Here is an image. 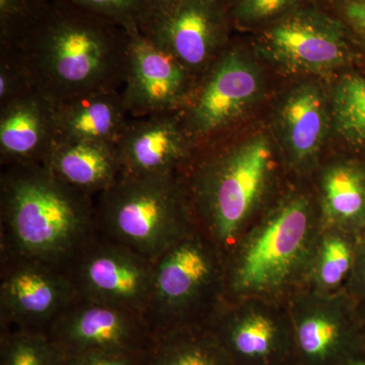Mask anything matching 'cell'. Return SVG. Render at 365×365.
<instances>
[{"label": "cell", "mask_w": 365, "mask_h": 365, "mask_svg": "<svg viewBox=\"0 0 365 365\" xmlns=\"http://www.w3.org/2000/svg\"><path fill=\"white\" fill-rule=\"evenodd\" d=\"M126 29L67 0H51L13 44L36 91L55 105L106 90H120L126 73Z\"/></svg>", "instance_id": "cell-1"}, {"label": "cell", "mask_w": 365, "mask_h": 365, "mask_svg": "<svg viewBox=\"0 0 365 365\" xmlns=\"http://www.w3.org/2000/svg\"><path fill=\"white\" fill-rule=\"evenodd\" d=\"M0 256L68 269L98 234L96 200L43 165L6 167L0 177Z\"/></svg>", "instance_id": "cell-2"}, {"label": "cell", "mask_w": 365, "mask_h": 365, "mask_svg": "<svg viewBox=\"0 0 365 365\" xmlns=\"http://www.w3.org/2000/svg\"><path fill=\"white\" fill-rule=\"evenodd\" d=\"M322 230L316 198L278 197L225 255V300H285L304 287Z\"/></svg>", "instance_id": "cell-3"}, {"label": "cell", "mask_w": 365, "mask_h": 365, "mask_svg": "<svg viewBox=\"0 0 365 365\" xmlns=\"http://www.w3.org/2000/svg\"><path fill=\"white\" fill-rule=\"evenodd\" d=\"M276 155L263 133L197 151L182 177L201 230L227 255L270 204Z\"/></svg>", "instance_id": "cell-4"}, {"label": "cell", "mask_w": 365, "mask_h": 365, "mask_svg": "<svg viewBox=\"0 0 365 365\" xmlns=\"http://www.w3.org/2000/svg\"><path fill=\"white\" fill-rule=\"evenodd\" d=\"M96 215L101 235L155 261L200 227L179 173L120 175L97 197Z\"/></svg>", "instance_id": "cell-5"}, {"label": "cell", "mask_w": 365, "mask_h": 365, "mask_svg": "<svg viewBox=\"0 0 365 365\" xmlns=\"http://www.w3.org/2000/svg\"><path fill=\"white\" fill-rule=\"evenodd\" d=\"M225 256L199 227L155 261L148 322L153 336L206 325L225 302Z\"/></svg>", "instance_id": "cell-6"}, {"label": "cell", "mask_w": 365, "mask_h": 365, "mask_svg": "<svg viewBox=\"0 0 365 365\" xmlns=\"http://www.w3.org/2000/svg\"><path fill=\"white\" fill-rule=\"evenodd\" d=\"M256 33V51L288 73L327 76L359 64L346 26L316 0H307Z\"/></svg>", "instance_id": "cell-7"}, {"label": "cell", "mask_w": 365, "mask_h": 365, "mask_svg": "<svg viewBox=\"0 0 365 365\" xmlns=\"http://www.w3.org/2000/svg\"><path fill=\"white\" fill-rule=\"evenodd\" d=\"M249 54L246 46L230 41L181 112L185 129L197 148L220 139L263 96V71Z\"/></svg>", "instance_id": "cell-8"}, {"label": "cell", "mask_w": 365, "mask_h": 365, "mask_svg": "<svg viewBox=\"0 0 365 365\" xmlns=\"http://www.w3.org/2000/svg\"><path fill=\"white\" fill-rule=\"evenodd\" d=\"M79 299L119 307L148 319L155 260L100 232L67 269Z\"/></svg>", "instance_id": "cell-9"}, {"label": "cell", "mask_w": 365, "mask_h": 365, "mask_svg": "<svg viewBox=\"0 0 365 365\" xmlns=\"http://www.w3.org/2000/svg\"><path fill=\"white\" fill-rule=\"evenodd\" d=\"M206 325L235 365H295L285 300H225Z\"/></svg>", "instance_id": "cell-10"}, {"label": "cell", "mask_w": 365, "mask_h": 365, "mask_svg": "<svg viewBox=\"0 0 365 365\" xmlns=\"http://www.w3.org/2000/svg\"><path fill=\"white\" fill-rule=\"evenodd\" d=\"M292 321L295 365H344L355 356L360 316L349 294L300 288L285 299Z\"/></svg>", "instance_id": "cell-11"}, {"label": "cell", "mask_w": 365, "mask_h": 365, "mask_svg": "<svg viewBox=\"0 0 365 365\" xmlns=\"http://www.w3.org/2000/svg\"><path fill=\"white\" fill-rule=\"evenodd\" d=\"M66 269L1 256L0 324L4 329L44 331L78 299Z\"/></svg>", "instance_id": "cell-12"}, {"label": "cell", "mask_w": 365, "mask_h": 365, "mask_svg": "<svg viewBox=\"0 0 365 365\" xmlns=\"http://www.w3.org/2000/svg\"><path fill=\"white\" fill-rule=\"evenodd\" d=\"M232 28L230 9L222 0H180L139 30L199 81L230 44Z\"/></svg>", "instance_id": "cell-13"}, {"label": "cell", "mask_w": 365, "mask_h": 365, "mask_svg": "<svg viewBox=\"0 0 365 365\" xmlns=\"http://www.w3.org/2000/svg\"><path fill=\"white\" fill-rule=\"evenodd\" d=\"M128 34L122 93L130 115L141 118L186 109L194 97L198 79L139 29Z\"/></svg>", "instance_id": "cell-14"}, {"label": "cell", "mask_w": 365, "mask_h": 365, "mask_svg": "<svg viewBox=\"0 0 365 365\" xmlns=\"http://www.w3.org/2000/svg\"><path fill=\"white\" fill-rule=\"evenodd\" d=\"M47 333L62 355L144 354L153 338L148 319L140 314L79 297Z\"/></svg>", "instance_id": "cell-15"}, {"label": "cell", "mask_w": 365, "mask_h": 365, "mask_svg": "<svg viewBox=\"0 0 365 365\" xmlns=\"http://www.w3.org/2000/svg\"><path fill=\"white\" fill-rule=\"evenodd\" d=\"M273 124L288 168L299 175L309 174L318 167L332 127L330 98L318 83L295 85L278 102Z\"/></svg>", "instance_id": "cell-16"}, {"label": "cell", "mask_w": 365, "mask_h": 365, "mask_svg": "<svg viewBox=\"0 0 365 365\" xmlns=\"http://www.w3.org/2000/svg\"><path fill=\"white\" fill-rule=\"evenodd\" d=\"M125 175L184 174L199 148L185 129L181 112L130 120L116 143Z\"/></svg>", "instance_id": "cell-17"}, {"label": "cell", "mask_w": 365, "mask_h": 365, "mask_svg": "<svg viewBox=\"0 0 365 365\" xmlns=\"http://www.w3.org/2000/svg\"><path fill=\"white\" fill-rule=\"evenodd\" d=\"M57 141L56 109L34 91L0 107V160L4 167L44 165Z\"/></svg>", "instance_id": "cell-18"}, {"label": "cell", "mask_w": 365, "mask_h": 365, "mask_svg": "<svg viewBox=\"0 0 365 365\" xmlns=\"http://www.w3.org/2000/svg\"><path fill=\"white\" fill-rule=\"evenodd\" d=\"M323 228L365 230V160L340 158L319 170L316 197Z\"/></svg>", "instance_id": "cell-19"}, {"label": "cell", "mask_w": 365, "mask_h": 365, "mask_svg": "<svg viewBox=\"0 0 365 365\" xmlns=\"http://www.w3.org/2000/svg\"><path fill=\"white\" fill-rule=\"evenodd\" d=\"M57 141L117 143L128 125V111L120 90L93 91L55 105Z\"/></svg>", "instance_id": "cell-20"}, {"label": "cell", "mask_w": 365, "mask_h": 365, "mask_svg": "<svg viewBox=\"0 0 365 365\" xmlns=\"http://www.w3.org/2000/svg\"><path fill=\"white\" fill-rule=\"evenodd\" d=\"M57 179L91 197H98L119 179L116 143L56 141L44 165Z\"/></svg>", "instance_id": "cell-21"}, {"label": "cell", "mask_w": 365, "mask_h": 365, "mask_svg": "<svg viewBox=\"0 0 365 365\" xmlns=\"http://www.w3.org/2000/svg\"><path fill=\"white\" fill-rule=\"evenodd\" d=\"M143 365H235L207 325L153 336Z\"/></svg>", "instance_id": "cell-22"}, {"label": "cell", "mask_w": 365, "mask_h": 365, "mask_svg": "<svg viewBox=\"0 0 365 365\" xmlns=\"http://www.w3.org/2000/svg\"><path fill=\"white\" fill-rule=\"evenodd\" d=\"M357 235L336 228H323L302 288L319 294L345 290L354 266Z\"/></svg>", "instance_id": "cell-23"}, {"label": "cell", "mask_w": 365, "mask_h": 365, "mask_svg": "<svg viewBox=\"0 0 365 365\" xmlns=\"http://www.w3.org/2000/svg\"><path fill=\"white\" fill-rule=\"evenodd\" d=\"M332 129L354 157L365 160V74L346 71L330 97Z\"/></svg>", "instance_id": "cell-24"}, {"label": "cell", "mask_w": 365, "mask_h": 365, "mask_svg": "<svg viewBox=\"0 0 365 365\" xmlns=\"http://www.w3.org/2000/svg\"><path fill=\"white\" fill-rule=\"evenodd\" d=\"M62 354L44 331L4 329L0 365H60Z\"/></svg>", "instance_id": "cell-25"}, {"label": "cell", "mask_w": 365, "mask_h": 365, "mask_svg": "<svg viewBox=\"0 0 365 365\" xmlns=\"http://www.w3.org/2000/svg\"><path fill=\"white\" fill-rule=\"evenodd\" d=\"M307 0H237L230 7L232 26L259 31Z\"/></svg>", "instance_id": "cell-26"}, {"label": "cell", "mask_w": 365, "mask_h": 365, "mask_svg": "<svg viewBox=\"0 0 365 365\" xmlns=\"http://www.w3.org/2000/svg\"><path fill=\"white\" fill-rule=\"evenodd\" d=\"M51 0H0V46L20 37Z\"/></svg>", "instance_id": "cell-27"}, {"label": "cell", "mask_w": 365, "mask_h": 365, "mask_svg": "<svg viewBox=\"0 0 365 365\" xmlns=\"http://www.w3.org/2000/svg\"><path fill=\"white\" fill-rule=\"evenodd\" d=\"M85 9L126 29L140 28L144 18L143 0H67Z\"/></svg>", "instance_id": "cell-28"}, {"label": "cell", "mask_w": 365, "mask_h": 365, "mask_svg": "<svg viewBox=\"0 0 365 365\" xmlns=\"http://www.w3.org/2000/svg\"><path fill=\"white\" fill-rule=\"evenodd\" d=\"M36 91L32 78L20 57L0 47V107Z\"/></svg>", "instance_id": "cell-29"}, {"label": "cell", "mask_w": 365, "mask_h": 365, "mask_svg": "<svg viewBox=\"0 0 365 365\" xmlns=\"http://www.w3.org/2000/svg\"><path fill=\"white\" fill-rule=\"evenodd\" d=\"M342 21L359 53V64L365 63V0H316Z\"/></svg>", "instance_id": "cell-30"}, {"label": "cell", "mask_w": 365, "mask_h": 365, "mask_svg": "<svg viewBox=\"0 0 365 365\" xmlns=\"http://www.w3.org/2000/svg\"><path fill=\"white\" fill-rule=\"evenodd\" d=\"M145 353L144 354H118V353L85 352L62 355L60 365H143Z\"/></svg>", "instance_id": "cell-31"}, {"label": "cell", "mask_w": 365, "mask_h": 365, "mask_svg": "<svg viewBox=\"0 0 365 365\" xmlns=\"http://www.w3.org/2000/svg\"><path fill=\"white\" fill-rule=\"evenodd\" d=\"M345 292L356 300L365 299V230L357 235L354 266Z\"/></svg>", "instance_id": "cell-32"}, {"label": "cell", "mask_w": 365, "mask_h": 365, "mask_svg": "<svg viewBox=\"0 0 365 365\" xmlns=\"http://www.w3.org/2000/svg\"><path fill=\"white\" fill-rule=\"evenodd\" d=\"M180 0H143L144 18L140 26L151 19L157 18L160 14L167 13Z\"/></svg>", "instance_id": "cell-33"}, {"label": "cell", "mask_w": 365, "mask_h": 365, "mask_svg": "<svg viewBox=\"0 0 365 365\" xmlns=\"http://www.w3.org/2000/svg\"><path fill=\"white\" fill-rule=\"evenodd\" d=\"M344 365H365V356H353Z\"/></svg>", "instance_id": "cell-34"}, {"label": "cell", "mask_w": 365, "mask_h": 365, "mask_svg": "<svg viewBox=\"0 0 365 365\" xmlns=\"http://www.w3.org/2000/svg\"><path fill=\"white\" fill-rule=\"evenodd\" d=\"M359 302L360 316H361L362 323L365 324V299L357 300Z\"/></svg>", "instance_id": "cell-35"}, {"label": "cell", "mask_w": 365, "mask_h": 365, "mask_svg": "<svg viewBox=\"0 0 365 365\" xmlns=\"http://www.w3.org/2000/svg\"><path fill=\"white\" fill-rule=\"evenodd\" d=\"M222 1L228 7V9H230V7L232 6V4H235L237 0H222Z\"/></svg>", "instance_id": "cell-36"}]
</instances>
